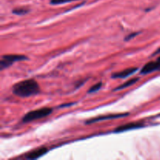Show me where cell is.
Wrapping results in <instances>:
<instances>
[{"label":"cell","mask_w":160,"mask_h":160,"mask_svg":"<svg viewBox=\"0 0 160 160\" xmlns=\"http://www.w3.org/2000/svg\"><path fill=\"white\" fill-rule=\"evenodd\" d=\"M138 78H132V79L129 80V81H128L127 82H125L124 84H121L120 86H118L117 88H116L115 89H114V91H118V90H121V89H124V88H127L130 87V86L133 85V84H135L136 82H138Z\"/></svg>","instance_id":"obj_9"},{"label":"cell","mask_w":160,"mask_h":160,"mask_svg":"<svg viewBox=\"0 0 160 160\" xmlns=\"http://www.w3.org/2000/svg\"><path fill=\"white\" fill-rule=\"evenodd\" d=\"M73 0H51L50 3L52 5H58V4H62V3L69 2H72Z\"/></svg>","instance_id":"obj_12"},{"label":"cell","mask_w":160,"mask_h":160,"mask_svg":"<svg viewBox=\"0 0 160 160\" xmlns=\"http://www.w3.org/2000/svg\"><path fill=\"white\" fill-rule=\"evenodd\" d=\"M139 33H140V32H134V33H132V34H130L129 35H128V37L126 38H124V40L125 41H130L131 39L134 38V37H136V36H137L138 34H139Z\"/></svg>","instance_id":"obj_13"},{"label":"cell","mask_w":160,"mask_h":160,"mask_svg":"<svg viewBox=\"0 0 160 160\" xmlns=\"http://www.w3.org/2000/svg\"><path fill=\"white\" fill-rule=\"evenodd\" d=\"M28 9H24V8H17V9H14L12 10V12L16 15H19V16H21V15H24V14L28 13Z\"/></svg>","instance_id":"obj_10"},{"label":"cell","mask_w":160,"mask_h":160,"mask_svg":"<svg viewBox=\"0 0 160 160\" xmlns=\"http://www.w3.org/2000/svg\"><path fill=\"white\" fill-rule=\"evenodd\" d=\"M159 53H160V48H159V49L157 50V51L156 52L154 53V54H153V56H154V55H156V54H159Z\"/></svg>","instance_id":"obj_14"},{"label":"cell","mask_w":160,"mask_h":160,"mask_svg":"<svg viewBox=\"0 0 160 160\" xmlns=\"http://www.w3.org/2000/svg\"><path fill=\"white\" fill-rule=\"evenodd\" d=\"M52 112V109L49 107H43L38 109H35V110L31 111L25 114L24 117L22 119V121L23 123H29V122L34 121V120H40V119L50 115Z\"/></svg>","instance_id":"obj_2"},{"label":"cell","mask_w":160,"mask_h":160,"mask_svg":"<svg viewBox=\"0 0 160 160\" xmlns=\"http://www.w3.org/2000/svg\"><path fill=\"white\" fill-rule=\"evenodd\" d=\"M128 113H117V114H110V115L106 116H101V117H98L96 118L91 119V120H87L86 121V124H91V123H98L99 121H102V120H113V119L121 118V117H124L128 116Z\"/></svg>","instance_id":"obj_4"},{"label":"cell","mask_w":160,"mask_h":160,"mask_svg":"<svg viewBox=\"0 0 160 160\" xmlns=\"http://www.w3.org/2000/svg\"><path fill=\"white\" fill-rule=\"evenodd\" d=\"M138 70V67H131V68H128L124 70H122L120 72H117L114 74L112 75V78H126L128 77L131 76V75L134 74L136 71Z\"/></svg>","instance_id":"obj_7"},{"label":"cell","mask_w":160,"mask_h":160,"mask_svg":"<svg viewBox=\"0 0 160 160\" xmlns=\"http://www.w3.org/2000/svg\"><path fill=\"white\" fill-rule=\"evenodd\" d=\"M102 87V82L97 83L96 84L92 86L90 89L88 90V93H93V92H96L97 91L99 90Z\"/></svg>","instance_id":"obj_11"},{"label":"cell","mask_w":160,"mask_h":160,"mask_svg":"<svg viewBox=\"0 0 160 160\" xmlns=\"http://www.w3.org/2000/svg\"><path fill=\"white\" fill-rule=\"evenodd\" d=\"M157 60H158V61H159V62H160V56H159V58H158V59H157Z\"/></svg>","instance_id":"obj_15"},{"label":"cell","mask_w":160,"mask_h":160,"mask_svg":"<svg viewBox=\"0 0 160 160\" xmlns=\"http://www.w3.org/2000/svg\"><path fill=\"white\" fill-rule=\"evenodd\" d=\"M156 70H160V62L158 60L155 62H149L145 64L141 70V73L147 74V73H152Z\"/></svg>","instance_id":"obj_5"},{"label":"cell","mask_w":160,"mask_h":160,"mask_svg":"<svg viewBox=\"0 0 160 160\" xmlns=\"http://www.w3.org/2000/svg\"><path fill=\"white\" fill-rule=\"evenodd\" d=\"M40 88L34 80L28 79L17 83L12 88V92L21 98H28L39 93Z\"/></svg>","instance_id":"obj_1"},{"label":"cell","mask_w":160,"mask_h":160,"mask_svg":"<svg viewBox=\"0 0 160 160\" xmlns=\"http://www.w3.org/2000/svg\"><path fill=\"white\" fill-rule=\"evenodd\" d=\"M47 152H48V149H47L45 147H42V148H37V149L34 150V151L28 153V154L26 156V159H38V158H40L41 156H44Z\"/></svg>","instance_id":"obj_8"},{"label":"cell","mask_w":160,"mask_h":160,"mask_svg":"<svg viewBox=\"0 0 160 160\" xmlns=\"http://www.w3.org/2000/svg\"><path fill=\"white\" fill-rule=\"evenodd\" d=\"M143 127H144V124H142V123H127V124L118 127V128H117L114 131L117 133L124 132V131H131V130L142 128H143Z\"/></svg>","instance_id":"obj_6"},{"label":"cell","mask_w":160,"mask_h":160,"mask_svg":"<svg viewBox=\"0 0 160 160\" xmlns=\"http://www.w3.org/2000/svg\"><path fill=\"white\" fill-rule=\"evenodd\" d=\"M25 59H27V57L22 55H4L2 57L0 62V69L4 70L5 68L10 67L13 62L23 61Z\"/></svg>","instance_id":"obj_3"}]
</instances>
